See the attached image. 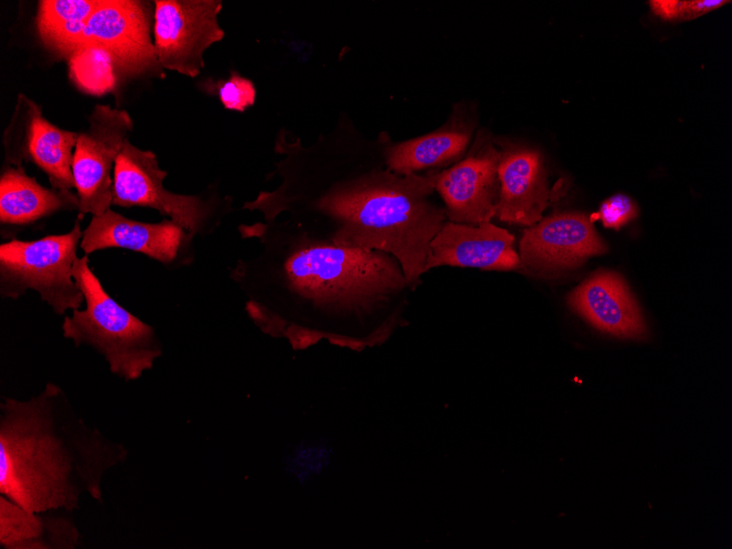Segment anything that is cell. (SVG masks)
I'll return each mask as SVG.
<instances>
[{"instance_id":"6da1fadb","label":"cell","mask_w":732,"mask_h":549,"mask_svg":"<svg viewBox=\"0 0 732 549\" xmlns=\"http://www.w3.org/2000/svg\"><path fill=\"white\" fill-rule=\"evenodd\" d=\"M242 238L261 243L238 260L230 278L248 298L245 311L265 333L305 350L322 339L335 344L331 323L396 308L409 289L398 261L384 252L335 245L291 220L241 225Z\"/></svg>"},{"instance_id":"7a4b0ae2","label":"cell","mask_w":732,"mask_h":549,"mask_svg":"<svg viewBox=\"0 0 732 549\" xmlns=\"http://www.w3.org/2000/svg\"><path fill=\"white\" fill-rule=\"evenodd\" d=\"M281 184L247 202L265 220L283 213L307 232L335 245L393 256L409 288L421 283L430 244L446 220L431 199L438 171L399 174L387 167L327 180L285 156L274 172Z\"/></svg>"},{"instance_id":"3957f363","label":"cell","mask_w":732,"mask_h":549,"mask_svg":"<svg viewBox=\"0 0 732 549\" xmlns=\"http://www.w3.org/2000/svg\"><path fill=\"white\" fill-rule=\"evenodd\" d=\"M122 443L89 427L60 387L0 405V494L32 512L71 513L82 495L102 501L105 472L123 462Z\"/></svg>"},{"instance_id":"277c9868","label":"cell","mask_w":732,"mask_h":549,"mask_svg":"<svg viewBox=\"0 0 732 549\" xmlns=\"http://www.w3.org/2000/svg\"><path fill=\"white\" fill-rule=\"evenodd\" d=\"M73 278L85 307L65 317L64 336L76 346L84 344L94 348L118 377L127 381L140 378L162 354L155 329L108 295L90 268L88 256L77 259Z\"/></svg>"},{"instance_id":"5b68a950","label":"cell","mask_w":732,"mask_h":549,"mask_svg":"<svg viewBox=\"0 0 732 549\" xmlns=\"http://www.w3.org/2000/svg\"><path fill=\"white\" fill-rule=\"evenodd\" d=\"M82 217L78 215L73 228L67 233L1 243V297L18 299L33 289L57 314L80 309L84 299L73 278V266L83 232Z\"/></svg>"},{"instance_id":"8992f818","label":"cell","mask_w":732,"mask_h":549,"mask_svg":"<svg viewBox=\"0 0 732 549\" xmlns=\"http://www.w3.org/2000/svg\"><path fill=\"white\" fill-rule=\"evenodd\" d=\"M167 175L152 151L127 139L115 163L113 205L153 208L193 236L213 232L231 211V197H220L214 187L198 195L170 192Z\"/></svg>"},{"instance_id":"52a82bcc","label":"cell","mask_w":732,"mask_h":549,"mask_svg":"<svg viewBox=\"0 0 732 549\" xmlns=\"http://www.w3.org/2000/svg\"><path fill=\"white\" fill-rule=\"evenodd\" d=\"M149 1L100 0L84 31L83 49H96L108 59L118 79L142 76L164 78L159 64Z\"/></svg>"},{"instance_id":"ba28073f","label":"cell","mask_w":732,"mask_h":549,"mask_svg":"<svg viewBox=\"0 0 732 549\" xmlns=\"http://www.w3.org/2000/svg\"><path fill=\"white\" fill-rule=\"evenodd\" d=\"M79 133L72 162L79 214L100 215L113 205L114 169L134 123L121 108L96 104Z\"/></svg>"},{"instance_id":"9c48e42d","label":"cell","mask_w":732,"mask_h":549,"mask_svg":"<svg viewBox=\"0 0 732 549\" xmlns=\"http://www.w3.org/2000/svg\"><path fill=\"white\" fill-rule=\"evenodd\" d=\"M153 44L163 70L194 78L204 68V53L220 42L219 0L153 1Z\"/></svg>"},{"instance_id":"30bf717a","label":"cell","mask_w":732,"mask_h":549,"mask_svg":"<svg viewBox=\"0 0 732 549\" xmlns=\"http://www.w3.org/2000/svg\"><path fill=\"white\" fill-rule=\"evenodd\" d=\"M499 161L500 151L491 136L481 130L459 161L438 172L435 191L445 203L449 221L480 225L495 216L500 193Z\"/></svg>"},{"instance_id":"8fae6325","label":"cell","mask_w":732,"mask_h":549,"mask_svg":"<svg viewBox=\"0 0 732 549\" xmlns=\"http://www.w3.org/2000/svg\"><path fill=\"white\" fill-rule=\"evenodd\" d=\"M194 237L169 218L160 222H142L110 208L92 217L82 232L80 248L87 254L111 248L126 249L175 270L193 263Z\"/></svg>"},{"instance_id":"7c38bea8","label":"cell","mask_w":732,"mask_h":549,"mask_svg":"<svg viewBox=\"0 0 732 549\" xmlns=\"http://www.w3.org/2000/svg\"><path fill=\"white\" fill-rule=\"evenodd\" d=\"M606 252L592 219L582 213H561L541 218L524 230L519 259L537 272H558Z\"/></svg>"},{"instance_id":"4fadbf2b","label":"cell","mask_w":732,"mask_h":549,"mask_svg":"<svg viewBox=\"0 0 732 549\" xmlns=\"http://www.w3.org/2000/svg\"><path fill=\"white\" fill-rule=\"evenodd\" d=\"M510 271L521 265L514 237L490 221L467 225L446 221L430 244L425 273L437 266Z\"/></svg>"},{"instance_id":"5bb4252c","label":"cell","mask_w":732,"mask_h":549,"mask_svg":"<svg viewBox=\"0 0 732 549\" xmlns=\"http://www.w3.org/2000/svg\"><path fill=\"white\" fill-rule=\"evenodd\" d=\"M499 181L500 220L530 227L542 218L552 196L539 151L523 146L502 149Z\"/></svg>"},{"instance_id":"9a60e30c","label":"cell","mask_w":732,"mask_h":549,"mask_svg":"<svg viewBox=\"0 0 732 549\" xmlns=\"http://www.w3.org/2000/svg\"><path fill=\"white\" fill-rule=\"evenodd\" d=\"M569 306L594 328L618 338L641 339L647 325L626 282L614 272H598L574 288Z\"/></svg>"},{"instance_id":"2e32d148","label":"cell","mask_w":732,"mask_h":549,"mask_svg":"<svg viewBox=\"0 0 732 549\" xmlns=\"http://www.w3.org/2000/svg\"><path fill=\"white\" fill-rule=\"evenodd\" d=\"M472 133L473 123L460 103L439 128L388 146L384 152L385 165L399 174H413L454 164L465 156Z\"/></svg>"},{"instance_id":"e0dca14e","label":"cell","mask_w":732,"mask_h":549,"mask_svg":"<svg viewBox=\"0 0 732 549\" xmlns=\"http://www.w3.org/2000/svg\"><path fill=\"white\" fill-rule=\"evenodd\" d=\"M79 209L71 191L47 188L26 174L23 167L7 165L0 175V222L20 227L35 224L61 210Z\"/></svg>"},{"instance_id":"ac0fdd59","label":"cell","mask_w":732,"mask_h":549,"mask_svg":"<svg viewBox=\"0 0 732 549\" xmlns=\"http://www.w3.org/2000/svg\"><path fill=\"white\" fill-rule=\"evenodd\" d=\"M32 512L0 494V545L7 549H73L80 534L71 517Z\"/></svg>"},{"instance_id":"d6986e66","label":"cell","mask_w":732,"mask_h":549,"mask_svg":"<svg viewBox=\"0 0 732 549\" xmlns=\"http://www.w3.org/2000/svg\"><path fill=\"white\" fill-rule=\"evenodd\" d=\"M100 0H42L35 25L44 47L60 59L77 56L83 49L87 23Z\"/></svg>"},{"instance_id":"ffe728a7","label":"cell","mask_w":732,"mask_h":549,"mask_svg":"<svg viewBox=\"0 0 732 549\" xmlns=\"http://www.w3.org/2000/svg\"><path fill=\"white\" fill-rule=\"evenodd\" d=\"M79 134L57 127L43 115L36 121L28 159L48 176L53 188H75L72 162Z\"/></svg>"},{"instance_id":"44dd1931","label":"cell","mask_w":732,"mask_h":549,"mask_svg":"<svg viewBox=\"0 0 732 549\" xmlns=\"http://www.w3.org/2000/svg\"><path fill=\"white\" fill-rule=\"evenodd\" d=\"M42 108L25 94L20 93L9 126L4 130L3 147L7 165L23 167L30 161L28 148L36 121Z\"/></svg>"},{"instance_id":"7402d4cb","label":"cell","mask_w":732,"mask_h":549,"mask_svg":"<svg viewBox=\"0 0 732 549\" xmlns=\"http://www.w3.org/2000/svg\"><path fill=\"white\" fill-rule=\"evenodd\" d=\"M729 2L725 0H653L649 3L653 13L664 21H689Z\"/></svg>"},{"instance_id":"603a6c76","label":"cell","mask_w":732,"mask_h":549,"mask_svg":"<svg viewBox=\"0 0 732 549\" xmlns=\"http://www.w3.org/2000/svg\"><path fill=\"white\" fill-rule=\"evenodd\" d=\"M218 96L227 110L243 112L253 105L255 88L251 80L233 72L218 84Z\"/></svg>"},{"instance_id":"cb8c5ba5","label":"cell","mask_w":732,"mask_h":549,"mask_svg":"<svg viewBox=\"0 0 732 549\" xmlns=\"http://www.w3.org/2000/svg\"><path fill=\"white\" fill-rule=\"evenodd\" d=\"M638 215V208L632 199L624 194L609 197L601 205L597 217L608 228L619 229Z\"/></svg>"}]
</instances>
